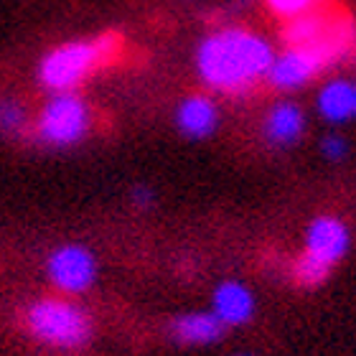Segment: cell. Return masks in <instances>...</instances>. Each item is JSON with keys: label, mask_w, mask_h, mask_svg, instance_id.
Segmentation results:
<instances>
[{"label": "cell", "mask_w": 356, "mask_h": 356, "mask_svg": "<svg viewBox=\"0 0 356 356\" xmlns=\"http://www.w3.org/2000/svg\"><path fill=\"white\" fill-rule=\"evenodd\" d=\"M46 273L64 293H84L97 277V260L82 245H64L46 260Z\"/></svg>", "instance_id": "ba28073f"}, {"label": "cell", "mask_w": 356, "mask_h": 356, "mask_svg": "<svg viewBox=\"0 0 356 356\" xmlns=\"http://www.w3.org/2000/svg\"><path fill=\"white\" fill-rule=\"evenodd\" d=\"M351 245L349 227L336 216H316L305 229L303 252L293 262V280L303 288H316L328 280L334 267L346 257Z\"/></svg>", "instance_id": "3957f363"}, {"label": "cell", "mask_w": 356, "mask_h": 356, "mask_svg": "<svg viewBox=\"0 0 356 356\" xmlns=\"http://www.w3.org/2000/svg\"><path fill=\"white\" fill-rule=\"evenodd\" d=\"M354 92H356V84H354Z\"/></svg>", "instance_id": "ac0fdd59"}, {"label": "cell", "mask_w": 356, "mask_h": 356, "mask_svg": "<svg viewBox=\"0 0 356 356\" xmlns=\"http://www.w3.org/2000/svg\"><path fill=\"white\" fill-rule=\"evenodd\" d=\"M288 49H326L339 61H343L356 46V21L343 10L313 8L296 15L282 31Z\"/></svg>", "instance_id": "277c9868"}, {"label": "cell", "mask_w": 356, "mask_h": 356, "mask_svg": "<svg viewBox=\"0 0 356 356\" xmlns=\"http://www.w3.org/2000/svg\"><path fill=\"white\" fill-rule=\"evenodd\" d=\"M305 130L303 110L293 102H277L265 118V135L273 145H293Z\"/></svg>", "instance_id": "7c38bea8"}, {"label": "cell", "mask_w": 356, "mask_h": 356, "mask_svg": "<svg viewBox=\"0 0 356 356\" xmlns=\"http://www.w3.org/2000/svg\"><path fill=\"white\" fill-rule=\"evenodd\" d=\"M153 201H156L153 188H148V186H135L133 188V204L135 207L148 209V207H153Z\"/></svg>", "instance_id": "e0dca14e"}, {"label": "cell", "mask_w": 356, "mask_h": 356, "mask_svg": "<svg viewBox=\"0 0 356 356\" xmlns=\"http://www.w3.org/2000/svg\"><path fill=\"white\" fill-rule=\"evenodd\" d=\"M265 6L273 10L277 18H296V15H303L313 8H318V0H265Z\"/></svg>", "instance_id": "5bb4252c"}, {"label": "cell", "mask_w": 356, "mask_h": 356, "mask_svg": "<svg viewBox=\"0 0 356 356\" xmlns=\"http://www.w3.org/2000/svg\"><path fill=\"white\" fill-rule=\"evenodd\" d=\"M26 122V112L18 102H6L0 104V127L8 133H15L18 127Z\"/></svg>", "instance_id": "9a60e30c"}, {"label": "cell", "mask_w": 356, "mask_h": 356, "mask_svg": "<svg viewBox=\"0 0 356 356\" xmlns=\"http://www.w3.org/2000/svg\"><path fill=\"white\" fill-rule=\"evenodd\" d=\"M242 356H247V354H242Z\"/></svg>", "instance_id": "d6986e66"}, {"label": "cell", "mask_w": 356, "mask_h": 356, "mask_svg": "<svg viewBox=\"0 0 356 356\" xmlns=\"http://www.w3.org/2000/svg\"><path fill=\"white\" fill-rule=\"evenodd\" d=\"M26 326L38 341L59 346V349H76L92 339V321L79 305L69 300L46 298L26 311Z\"/></svg>", "instance_id": "5b68a950"}, {"label": "cell", "mask_w": 356, "mask_h": 356, "mask_svg": "<svg viewBox=\"0 0 356 356\" xmlns=\"http://www.w3.org/2000/svg\"><path fill=\"white\" fill-rule=\"evenodd\" d=\"M176 125L186 138H193V140L209 138L219 125V110H216L214 99L204 95L186 97L176 110Z\"/></svg>", "instance_id": "30bf717a"}, {"label": "cell", "mask_w": 356, "mask_h": 356, "mask_svg": "<svg viewBox=\"0 0 356 356\" xmlns=\"http://www.w3.org/2000/svg\"><path fill=\"white\" fill-rule=\"evenodd\" d=\"M336 64L339 59L326 49H285L282 54H275L267 82L280 92H293Z\"/></svg>", "instance_id": "52a82bcc"}, {"label": "cell", "mask_w": 356, "mask_h": 356, "mask_svg": "<svg viewBox=\"0 0 356 356\" xmlns=\"http://www.w3.org/2000/svg\"><path fill=\"white\" fill-rule=\"evenodd\" d=\"M224 331H227V326L211 311L184 313V316L173 318L171 323L173 341L186 343V346H207V343H214L222 339Z\"/></svg>", "instance_id": "8fae6325"}, {"label": "cell", "mask_w": 356, "mask_h": 356, "mask_svg": "<svg viewBox=\"0 0 356 356\" xmlns=\"http://www.w3.org/2000/svg\"><path fill=\"white\" fill-rule=\"evenodd\" d=\"M275 49L260 33L224 29L196 49V72L209 89L227 97H247L273 67Z\"/></svg>", "instance_id": "6da1fadb"}, {"label": "cell", "mask_w": 356, "mask_h": 356, "mask_svg": "<svg viewBox=\"0 0 356 356\" xmlns=\"http://www.w3.org/2000/svg\"><path fill=\"white\" fill-rule=\"evenodd\" d=\"M89 130V107L74 92H56L38 118V138L49 145H74Z\"/></svg>", "instance_id": "8992f818"}, {"label": "cell", "mask_w": 356, "mask_h": 356, "mask_svg": "<svg viewBox=\"0 0 356 356\" xmlns=\"http://www.w3.org/2000/svg\"><path fill=\"white\" fill-rule=\"evenodd\" d=\"M211 313L224 326H242L254 316V293L245 282L224 280L222 285L214 288Z\"/></svg>", "instance_id": "9c48e42d"}, {"label": "cell", "mask_w": 356, "mask_h": 356, "mask_svg": "<svg viewBox=\"0 0 356 356\" xmlns=\"http://www.w3.org/2000/svg\"><path fill=\"white\" fill-rule=\"evenodd\" d=\"M321 153L328 158V161H343L346 153H349V145L341 135H328L326 140L321 143Z\"/></svg>", "instance_id": "2e32d148"}, {"label": "cell", "mask_w": 356, "mask_h": 356, "mask_svg": "<svg viewBox=\"0 0 356 356\" xmlns=\"http://www.w3.org/2000/svg\"><path fill=\"white\" fill-rule=\"evenodd\" d=\"M120 49V38L115 33H104L95 41H69V44L46 54L38 76L46 89L56 92H72L87 79L99 64L112 59Z\"/></svg>", "instance_id": "7a4b0ae2"}, {"label": "cell", "mask_w": 356, "mask_h": 356, "mask_svg": "<svg viewBox=\"0 0 356 356\" xmlns=\"http://www.w3.org/2000/svg\"><path fill=\"white\" fill-rule=\"evenodd\" d=\"M318 112L328 122H346L356 115V92L354 84L346 79H331L323 84L318 95Z\"/></svg>", "instance_id": "4fadbf2b"}]
</instances>
